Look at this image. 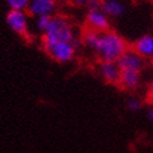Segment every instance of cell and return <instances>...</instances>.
<instances>
[{
    "label": "cell",
    "instance_id": "1",
    "mask_svg": "<svg viewBox=\"0 0 153 153\" xmlns=\"http://www.w3.org/2000/svg\"><path fill=\"white\" fill-rule=\"evenodd\" d=\"M128 49L126 40L120 34L107 30L101 33L100 40L94 52L101 62H117V60Z\"/></svg>",
    "mask_w": 153,
    "mask_h": 153
},
{
    "label": "cell",
    "instance_id": "2",
    "mask_svg": "<svg viewBox=\"0 0 153 153\" xmlns=\"http://www.w3.org/2000/svg\"><path fill=\"white\" fill-rule=\"evenodd\" d=\"M42 41H67L76 42L74 25L64 16H52L48 31L42 35Z\"/></svg>",
    "mask_w": 153,
    "mask_h": 153
},
{
    "label": "cell",
    "instance_id": "3",
    "mask_svg": "<svg viewBox=\"0 0 153 153\" xmlns=\"http://www.w3.org/2000/svg\"><path fill=\"white\" fill-rule=\"evenodd\" d=\"M79 42L67 41H42L45 52L59 64H67L74 60Z\"/></svg>",
    "mask_w": 153,
    "mask_h": 153
},
{
    "label": "cell",
    "instance_id": "4",
    "mask_svg": "<svg viewBox=\"0 0 153 153\" xmlns=\"http://www.w3.org/2000/svg\"><path fill=\"white\" fill-rule=\"evenodd\" d=\"M5 22L13 33L20 36H25L29 33V13L25 10L9 9L5 18Z\"/></svg>",
    "mask_w": 153,
    "mask_h": 153
},
{
    "label": "cell",
    "instance_id": "5",
    "mask_svg": "<svg viewBox=\"0 0 153 153\" xmlns=\"http://www.w3.org/2000/svg\"><path fill=\"white\" fill-rule=\"evenodd\" d=\"M85 20L87 29H92L100 33L110 30V18L102 11L101 7H91V9H88Z\"/></svg>",
    "mask_w": 153,
    "mask_h": 153
},
{
    "label": "cell",
    "instance_id": "6",
    "mask_svg": "<svg viewBox=\"0 0 153 153\" xmlns=\"http://www.w3.org/2000/svg\"><path fill=\"white\" fill-rule=\"evenodd\" d=\"M117 64L122 71H138L141 72L144 67V59L140 55L138 52H136L133 49H127L123 55H122L118 60Z\"/></svg>",
    "mask_w": 153,
    "mask_h": 153
},
{
    "label": "cell",
    "instance_id": "7",
    "mask_svg": "<svg viewBox=\"0 0 153 153\" xmlns=\"http://www.w3.org/2000/svg\"><path fill=\"white\" fill-rule=\"evenodd\" d=\"M26 11L34 18L55 16L57 11V1L56 0H31Z\"/></svg>",
    "mask_w": 153,
    "mask_h": 153
},
{
    "label": "cell",
    "instance_id": "8",
    "mask_svg": "<svg viewBox=\"0 0 153 153\" xmlns=\"http://www.w3.org/2000/svg\"><path fill=\"white\" fill-rule=\"evenodd\" d=\"M101 77L111 85H118L122 70L117 62H101L98 67Z\"/></svg>",
    "mask_w": 153,
    "mask_h": 153
},
{
    "label": "cell",
    "instance_id": "9",
    "mask_svg": "<svg viewBox=\"0 0 153 153\" xmlns=\"http://www.w3.org/2000/svg\"><path fill=\"white\" fill-rule=\"evenodd\" d=\"M101 9L110 19H117L126 13L127 6L125 0H103Z\"/></svg>",
    "mask_w": 153,
    "mask_h": 153
},
{
    "label": "cell",
    "instance_id": "10",
    "mask_svg": "<svg viewBox=\"0 0 153 153\" xmlns=\"http://www.w3.org/2000/svg\"><path fill=\"white\" fill-rule=\"evenodd\" d=\"M133 50L143 59H153V35L146 34L138 37L133 45Z\"/></svg>",
    "mask_w": 153,
    "mask_h": 153
},
{
    "label": "cell",
    "instance_id": "11",
    "mask_svg": "<svg viewBox=\"0 0 153 153\" xmlns=\"http://www.w3.org/2000/svg\"><path fill=\"white\" fill-rule=\"evenodd\" d=\"M118 85L128 91L138 88L141 85V72L138 71H122Z\"/></svg>",
    "mask_w": 153,
    "mask_h": 153
},
{
    "label": "cell",
    "instance_id": "12",
    "mask_svg": "<svg viewBox=\"0 0 153 153\" xmlns=\"http://www.w3.org/2000/svg\"><path fill=\"white\" fill-rule=\"evenodd\" d=\"M100 36H101L100 31H96V30H92V29H87L86 31L82 34L81 41L87 49L94 51L96 49V46H97V44H98Z\"/></svg>",
    "mask_w": 153,
    "mask_h": 153
},
{
    "label": "cell",
    "instance_id": "13",
    "mask_svg": "<svg viewBox=\"0 0 153 153\" xmlns=\"http://www.w3.org/2000/svg\"><path fill=\"white\" fill-rule=\"evenodd\" d=\"M52 16H39V18H35L34 21V27L37 33H40L41 35H44L45 33L48 31V29L50 26V22H51Z\"/></svg>",
    "mask_w": 153,
    "mask_h": 153
},
{
    "label": "cell",
    "instance_id": "14",
    "mask_svg": "<svg viewBox=\"0 0 153 153\" xmlns=\"http://www.w3.org/2000/svg\"><path fill=\"white\" fill-rule=\"evenodd\" d=\"M31 0H5V4L11 10H27Z\"/></svg>",
    "mask_w": 153,
    "mask_h": 153
},
{
    "label": "cell",
    "instance_id": "15",
    "mask_svg": "<svg viewBox=\"0 0 153 153\" xmlns=\"http://www.w3.org/2000/svg\"><path fill=\"white\" fill-rule=\"evenodd\" d=\"M126 108L129 112H138L142 108V101L137 97H129L126 101Z\"/></svg>",
    "mask_w": 153,
    "mask_h": 153
},
{
    "label": "cell",
    "instance_id": "16",
    "mask_svg": "<svg viewBox=\"0 0 153 153\" xmlns=\"http://www.w3.org/2000/svg\"><path fill=\"white\" fill-rule=\"evenodd\" d=\"M146 96H147V101H148L151 105H153V81L149 83V86H148V88H147Z\"/></svg>",
    "mask_w": 153,
    "mask_h": 153
},
{
    "label": "cell",
    "instance_id": "17",
    "mask_svg": "<svg viewBox=\"0 0 153 153\" xmlns=\"http://www.w3.org/2000/svg\"><path fill=\"white\" fill-rule=\"evenodd\" d=\"M103 3V0H87V7H101V4Z\"/></svg>",
    "mask_w": 153,
    "mask_h": 153
},
{
    "label": "cell",
    "instance_id": "18",
    "mask_svg": "<svg viewBox=\"0 0 153 153\" xmlns=\"http://www.w3.org/2000/svg\"><path fill=\"white\" fill-rule=\"evenodd\" d=\"M68 3L74 6H83V5H87V0H67Z\"/></svg>",
    "mask_w": 153,
    "mask_h": 153
},
{
    "label": "cell",
    "instance_id": "19",
    "mask_svg": "<svg viewBox=\"0 0 153 153\" xmlns=\"http://www.w3.org/2000/svg\"><path fill=\"white\" fill-rule=\"evenodd\" d=\"M147 118H148V121L153 122V105H151L147 108Z\"/></svg>",
    "mask_w": 153,
    "mask_h": 153
}]
</instances>
